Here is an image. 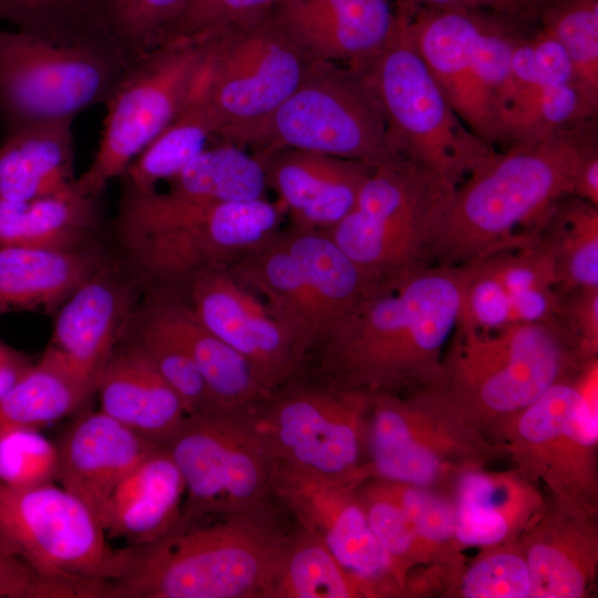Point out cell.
Here are the masks:
<instances>
[{
  "instance_id": "6da1fadb",
  "label": "cell",
  "mask_w": 598,
  "mask_h": 598,
  "mask_svg": "<svg viewBox=\"0 0 598 598\" xmlns=\"http://www.w3.org/2000/svg\"><path fill=\"white\" fill-rule=\"evenodd\" d=\"M466 279V266L425 265L373 281L312 346L301 372L369 395L434 385Z\"/></svg>"
},
{
  "instance_id": "7a4b0ae2",
  "label": "cell",
  "mask_w": 598,
  "mask_h": 598,
  "mask_svg": "<svg viewBox=\"0 0 598 598\" xmlns=\"http://www.w3.org/2000/svg\"><path fill=\"white\" fill-rule=\"evenodd\" d=\"M591 120L497 152L450 194L435 227L430 265L457 267L532 236L573 195Z\"/></svg>"
},
{
  "instance_id": "3957f363",
  "label": "cell",
  "mask_w": 598,
  "mask_h": 598,
  "mask_svg": "<svg viewBox=\"0 0 598 598\" xmlns=\"http://www.w3.org/2000/svg\"><path fill=\"white\" fill-rule=\"evenodd\" d=\"M269 502L136 547L111 597L269 598L292 537Z\"/></svg>"
},
{
  "instance_id": "277c9868",
  "label": "cell",
  "mask_w": 598,
  "mask_h": 598,
  "mask_svg": "<svg viewBox=\"0 0 598 598\" xmlns=\"http://www.w3.org/2000/svg\"><path fill=\"white\" fill-rule=\"evenodd\" d=\"M282 205L266 198L206 203L123 187L115 230L127 264L151 289H177L228 267L280 228Z\"/></svg>"
},
{
  "instance_id": "5b68a950",
  "label": "cell",
  "mask_w": 598,
  "mask_h": 598,
  "mask_svg": "<svg viewBox=\"0 0 598 598\" xmlns=\"http://www.w3.org/2000/svg\"><path fill=\"white\" fill-rule=\"evenodd\" d=\"M586 359L555 320L475 329L457 322L430 386L494 442L507 422Z\"/></svg>"
},
{
  "instance_id": "8992f818",
  "label": "cell",
  "mask_w": 598,
  "mask_h": 598,
  "mask_svg": "<svg viewBox=\"0 0 598 598\" xmlns=\"http://www.w3.org/2000/svg\"><path fill=\"white\" fill-rule=\"evenodd\" d=\"M130 61L101 31L0 30V121L4 133L73 121L104 104Z\"/></svg>"
},
{
  "instance_id": "52a82bcc",
  "label": "cell",
  "mask_w": 598,
  "mask_h": 598,
  "mask_svg": "<svg viewBox=\"0 0 598 598\" xmlns=\"http://www.w3.org/2000/svg\"><path fill=\"white\" fill-rule=\"evenodd\" d=\"M355 71L374 96L394 152L450 189L496 153L458 117L411 38L408 16L392 39Z\"/></svg>"
},
{
  "instance_id": "ba28073f",
  "label": "cell",
  "mask_w": 598,
  "mask_h": 598,
  "mask_svg": "<svg viewBox=\"0 0 598 598\" xmlns=\"http://www.w3.org/2000/svg\"><path fill=\"white\" fill-rule=\"evenodd\" d=\"M90 508L53 483L13 487L0 482V549L81 598L110 597L136 547L113 548Z\"/></svg>"
},
{
  "instance_id": "9c48e42d",
  "label": "cell",
  "mask_w": 598,
  "mask_h": 598,
  "mask_svg": "<svg viewBox=\"0 0 598 598\" xmlns=\"http://www.w3.org/2000/svg\"><path fill=\"white\" fill-rule=\"evenodd\" d=\"M371 477L452 497L465 472L507 457L497 443L432 389L372 395L367 432Z\"/></svg>"
},
{
  "instance_id": "30bf717a",
  "label": "cell",
  "mask_w": 598,
  "mask_h": 598,
  "mask_svg": "<svg viewBox=\"0 0 598 598\" xmlns=\"http://www.w3.org/2000/svg\"><path fill=\"white\" fill-rule=\"evenodd\" d=\"M597 420L595 361L515 414L499 442L547 501L598 512Z\"/></svg>"
},
{
  "instance_id": "8fae6325",
  "label": "cell",
  "mask_w": 598,
  "mask_h": 598,
  "mask_svg": "<svg viewBox=\"0 0 598 598\" xmlns=\"http://www.w3.org/2000/svg\"><path fill=\"white\" fill-rule=\"evenodd\" d=\"M367 393L297 377L251 409L274 463L328 481L371 477Z\"/></svg>"
},
{
  "instance_id": "7c38bea8",
  "label": "cell",
  "mask_w": 598,
  "mask_h": 598,
  "mask_svg": "<svg viewBox=\"0 0 598 598\" xmlns=\"http://www.w3.org/2000/svg\"><path fill=\"white\" fill-rule=\"evenodd\" d=\"M196 84L216 141L237 144L305 80L315 60L266 13L204 42Z\"/></svg>"
},
{
  "instance_id": "4fadbf2b",
  "label": "cell",
  "mask_w": 598,
  "mask_h": 598,
  "mask_svg": "<svg viewBox=\"0 0 598 598\" xmlns=\"http://www.w3.org/2000/svg\"><path fill=\"white\" fill-rule=\"evenodd\" d=\"M453 189L398 157L373 167L352 209L326 233L370 281L430 265L435 227Z\"/></svg>"
},
{
  "instance_id": "5bb4252c",
  "label": "cell",
  "mask_w": 598,
  "mask_h": 598,
  "mask_svg": "<svg viewBox=\"0 0 598 598\" xmlns=\"http://www.w3.org/2000/svg\"><path fill=\"white\" fill-rule=\"evenodd\" d=\"M254 153L297 148L362 162L398 157L371 91L352 69L316 61L300 85L236 144Z\"/></svg>"
},
{
  "instance_id": "9a60e30c",
  "label": "cell",
  "mask_w": 598,
  "mask_h": 598,
  "mask_svg": "<svg viewBox=\"0 0 598 598\" xmlns=\"http://www.w3.org/2000/svg\"><path fill=\"white\" fill-rule=\"evenodd\" d=\"M251 409L186 415L162 444L185 484L176 530L205 516L269 502L274 461L254 424Z\"/></svg>"
},
{
  "instance_id": "2e32d148",
  "label": "cell",
  "mask_w": 598,
  "mask_h": 598,
  "mask_svg": "<svg viewBox=\"0 0 598 598\" xmlns=\"http://www.w3.org/2000/svg\"><path fill=\"white\" fill-rule=\"evenodd\" d=\"M204 61L202 43L157 47L133 60L104 103L96 153L76 188L101 196L105 186L178 115L190 100Z\"/></svg>"
},
{
  "instance_id": "e0dca14e",
  "label": "cell",
  "mask_w": 598,
  "mask_h": 598,
  "mask_svg": "<svg viewBox=\"0 0 598 598\" xmlns=\"http://www.w3.org/2000/svg\"><path fill=\"white\" fill-rule=\"evenodd\" d=\"M228 268L264 301L305 360L353 297L350 278L336 257L290 239L281 228Z\"/></svg>"
},
{
  "instance_id": "ac0fdd59",
  "label": "cell",
  "mask_w": 598,
  "mask_h": 598,
  "mask_svg": "<svg viewBox=\"0 0 598 598\" xmlns=\"http://www.w3.org/2000/svg\"><path fill=\"white\" fill-rule=\"evenodd\" d=\"M404 10L415 48L461 121L487 144L504 145L502 113L493 92L483 32L486 11Z\"/></svg>"
},
{
  "instance_id": "d6986e66",
  "label": "cell",
  "mask_w": 598,
  "mask_h": 598,
  "mask_svg": "<svg viewBox=\"0 0 598 598\" xmlns=\"http://www.w3.org/2000/svg\"><path fill=\"white\" fill-rule=\"evenodd\" d=\"M358 486L274 463L272 496L298 526L316 535L364 584L371 598L405 597L390 556L370 527Z\"/></svg>"
},
{
  "instance_id": "ffe728a7",
  "label": "cell",
  "mask_w": 598,
  "mask_h": 598,
  "mask_svg": "<svg viewBox=\"0 0 598 598\" xmlns=\"http://www.w3.org/2000/svg\"><path fill=\"white\" fill-rule=\"evenodd\" d=\"M175 290L207 329L249 363L269 395L299 375L302 352L264 301L228 267L202 271Z\"/></svg>"
},
{
  "instance_id": "44dd1931",
  "label": "cell",
  "mask_w": 598,
  "mask_h": 598,
  "mask_svg": "<svg viewBox=\"0 0 598 598\" xmlns=\"http://www.w3.org/2000/svg\"><path fill=\"white\" fill-rule=\"evenodd\" d=\"M463 266L467 279L458 322L493 329L554 319L559 298L557 278L533 238Z\"/></svg>"
},
{
  "instance_id": "7402d4cb",
  "label": "cell",
  "mask_w": 598,
  "mask_h": 598,
  "mask_svg": "<svg viewBox=\"0 0 598 598\" xmlns=\"http://www.w3.org/2000/svg\"><path fill=\"white\" fill-rule=\"evenodd\" d=\"M268 14L315 61L355 70L392 39L402 9L395 0H277Z\"/></svg>"
},
{
  "instance_id": "603a6c76",
  "label": "cell",
  "mask_w": 598,
  "mask_h": 598,
  "mask_svg": "<svg viewBox=\"0 0 598 598\" xmlns=\"http://www.w3.org/2000/svg\"><path fill=\"white\" fill-rule=\"evenodd\" d=\"M267 187L279 197L289 225L327 231L353 207L373 167L354 159L297 148L254 153Z\"/></svg>"
},
{
  "instance_id": "cb8c5ba5",
  "label": "cell",
  "mask_w": 598,
  "mask_h": 598,
  "mask_svg": "<svg viewBox=\"0 0 598 598\" xmlns=\"http://www.w3.org/2000/svg\"><path fill=\"white\" fill-rule=\"evenodd\" d=\"M597 514L547 501L517 538L529 569V598H586L594 591Z\"/></svg>"
},
{
  "instance_id": "d4e9b609",
  "label": "cell",
  "mask_w": 598,
  "mask_h": 598,
  "mask_svg": "<svg viewBox=\"0 0 598 598\" xmlns=\"http://www.w3.org/2000/svg\"><path fill=\"white\" fill-rule=\"evenodd\" d=\"M113 272L105 262L56 309L44 351L93 391L131 306L130 289Z\"/></svg>"
},
{
  "instance_id": "484cf974",
  "label": "cell",
  "mask_w": 598,
  "mask_h": 598,
  "mask_svg": "<svg viewBox=\"0 0 598 598\" xmlns=\"http://www.w3.org/2000/svg\"><path fill=\"white\" fill-rule=\"evenodd\" d=\"M158 445L101 410L85 412L56 444V481L99 520L116 485Z\"/></svg>"
},
{
  "instance_id": "4316f807",
  "label": "cell",
  "mask_w": 598,
  "mask_h": 598,
  "mask_svg": "<svg viewBox=\"0 0 598 598\" xmlns=\"http://www.w3.org/2000/svg\"><path fill=\"white\" fill-rule=\"evenodd\" d=\"M188 353L207 390L208 412L248 410L270 395L249 363L196 317L175 289H151L140 309Z\"/></svg>"
},
{
  "instance_id": "83f0119b",
  "label": "cell",
  "mask_w": 598,
  "mask_h": 598,
  "mask_svg": "<svg viewBox=\"0 0 598 598\" xmlns=\"http://www.w3.org/2000/svg\"><path fill=\"white\" fill-rule=\"evenodd\" d=\"M184 496L183 476L161 444L116 485L99 522L107 538L145 547L177 529Z\"/></svg>"
},
{
  "instance_id": "f1b7e54d",
  "label": "cell",
  "mask_w": 598,
  "mask_h": 598,
  "mask_svg": "<svg viewBox=\"0 0 598 598\" xmlns=\"http://www.w3.org/2000/svg\"><path fill=\"white\" fill-rule=\"evenodd\" d=\"M452 499L462 548L516 540L547 504L544 493L515 468H473L457 480Z\"/></svg>"
},
{
  "instance_id": "f546056e",
  "label": "cell",
  "mask_w": 598,
  "mask_h": 598,
  "mask_svg": "<svg viewBox=\"0 0 598 598\" xmlns=\"http://www.w3.org/2000/svg\"><path fill=\"white\" fill-rule=\"evenodd\" d=\"M94 392L101 411L157 444H164L187 415L177 393L134 343L111 354Z\"/></svg>"
},
{
  "instance_id": "4dcf8cb0",
  "label": "cell",
  "mask_w": 598,
  "mask_h": 598,
  "mask_svg": "<svg viewBox=\"0 0 598 598\" xmlns=\"http://www.w3.org/2000/svg\"><path fill=\"white\" fill-rule=\"evenodd\" d=\"M105 264L92 244L74 248L0 247V315L54 311Z\"/></svg>"
},
{
  "instance_id": "1f68e13d",
  "label": "cell",
  "mask_w": 598,
  "mask_h": 598,
  "mask_svg": "<svg viewBox=\"0 0 598 598\" xmlns=\"http://www.w3.org/2000/svg\"><path fill=\"white\" fill-rule=\"evenodd\" d=\"M73 121L24 126L0 143V199L29 200L75 185Z\"/></svg>"
},
{
  "instance_id": "d6a6232c",
  "label": "cell",
  "mask_w": 598,
  "mask_h": 598,
  "mask_svg": "<svg viewBox=\"0 0 598 598\" xmlns=\"http://www.w3.org/2000/svg\"><path fill=\"white\" fill-rule=\"evenodd\" d=\"M100 196L76 185L29 200L0 199V247L74 248L91 243L100 221Z\"/></svg>"
},
{
  "instance_id": "836d02e7",
  "label": "cell",
  "mask_w": 598,
  "mask_h": 598,
  "mask_svg": "<svg viewBox=\"0 0 598 598\" xmlns=\"http://www.w3.org/2000/svg\"><path fill=\"white\" fill-rule=\"evenodd\" d=\"M533 236L554 267L558 290L598 287V206L567 195Z\"/></svg>"
},
{
  "instance_id": "e575fe53",
  "label": "cell",
  "mask_w": 598,
  "mask_h": 598,
  "mask_svg": "<svg viewBox=\"0 0 598 598\" xmlns=\"http://www.w3.org/2000/svg\"><path fill=\"white\" fill-rule=\"evenodd\" d=\"M168 183L171 194L206 203L262 199L268 189L261 158L220 141L208 145Z\"/></svg>"
},
{
  "instance_id": "d590c367",
  "label": "cell",
  "mask_w": 598,
  "mask_h": 598,
  "mask_svg": "<svg viewBox=\"0 0 598 598\" xmlns=\"http://www.w3.org/2000/svg\"><path fill=\"white\" fill-rule=\"evenodd\" d=\"M216 135L217 125L194 90L178 115L127 166L121 176L124 186L136 192L156 189L159 182L176 176Z\"/></svg>"
},
{
  "instance_id": "8d00e7d4",
  "label": "cell",
  "mask_w": 598,
  "mask_h": 598,
  "mask_svg": "<svg viewBox=\"0 0 598 598\" xmlns=\"http://www.w3.org/2000/svg\"><path fill=\"white\" fill-rule=\"evenodd\" d=\"M93 389L47 352L0 398V427H38L75 412Z\"/></svg>"
},
{
  "instance_id": "74e56055",
  "label": "cell",
  "mask_w": 598,
  "mask_h": 598,
  "mask_svg": "<svg viewBox=\"0 0 598 598\" xmlns=\"http://www.w3.org/2000/svg\"><path fill=\"white\" fill-rule=\"evenodd\" d=\"M269 598H371V595L316 535L298 526Z\"/></svg>"
},
{
  "instance_id": "f35d334b",
  "label": "cell",
  "mask_w": 598,
  "mask_h": 598,
  "mask_svg": "<svg viewBox=\"0 0 598 598\" xmlns=\"http://www.w3.org/2000/svg\"><path fill=\"white\" fill-rule=\"evenodd\" d=\"M539 27L566 50L587 120L598 111V0H547Z\"/></svg>"
},
{
  "instance_id": "ab89813d",
  "label": "cell",
  "mask_w": 598,
  "mask_h": 598,
  "mask_svg": "<svg viewBox=\"0 0 598 598\" xmlns=\"http://www.w3.org/2000/svg\"><path fill=\"white\" fill-rule=\"evenodd\" d=\"M415 533L425 567H454L464 558L455 536L451 496L410 484L386 481Z\"/></svg>"
},
{
  "instance_id": "60d3db41",
  "label": "cell",
  "mask_w": 598,
  "mask_h": 598,
  "mask_svg": "<svg viewBox=\"0 0 598 598\" xmlns=\"http://www.w3.org/2000/svg\"><path fill=\"white\" fill-rule=\"evenodd\" d=\"M452 573L444 594L461 598H529L530 575L518 540L481 547Z\"/></svg>"
},
{
  "instance_id": "b9f144b4",
  "label": "cell",
  "mask_w": 598,
  "mask_h": 598,
  "mask_svg": "<svg viewBox=\"0 0 598 598\" xmlns=\"http://www.w3.org/2000/svg\"><path fill=\"white\" fill-rule=\"evenodd\" d=\"M188 0H99L95 25L130 60L157 48Z\"/></svg>"
},
{
  "instance_id": "7bdbcfd3",
  "label": "cell",
  "mask_w": 598,
  "mask_h": 598,
  "mask_svg": "<svg viewBox=\"0 0 598 598\" xmlns=\"http://www.w3.org/2000/svg\"><path fill=\"white\" fill-rule=\"evenodd\" d=\"M582 121L588 120L575 84L526 92L512 101L504 115L505 146L530 143Z\"/></svg>"
},
{
  "instance_id": "ee69618b",
  "label": "cell",
  "mask_w": 598,
  "mask_h": 598,
  "mask_svg": "<svg viewBox=\"0 0 598 598\" xmlns=\"http://www.w3.org/2000/svg\"><path fill=\"white\" fill-rule=\"evenodd\" d=\"M370 527L390 556L404 587L423 559L413 527L385 480L370 477L358 486Z\"/></svg>"
},
{
  "instance_id": "f6af8a7d",
  "label": "cell",
  "mask_w": 598,
  "mask_h": 598,
  "mask_svg": "<svg viewBox=\"0 0 598 598\" xmlns=\"http://www.w3.org/2000/svg\"><path fill=\"white\" fill-rule=\"evenodd\" d=\"M133 342L152 361L179 396L187 415L207 413L205 382L182 344L140 310Z\"/></svg>"
},
{
  "instance_id": "bcb514c9",
  "label": "cell",
  "mask_w": 598,
  "mask_h": 598,
  "mask_svg": "<svg viewBox=\"0 0 598 598\" xmlns=\"http://www.w3.org/2000/svg\"><path fill=\"white\" fill-rule=\"evenodd\" d=\"M58 446L38 427H0V482L13 487H30L56 481Z\"/></svg>"
},
{
  "instance_id": "7dc6e473",
  "label": "cell",
  "mask_w": 598,
  "mask_h": 598,
  "mask_svg": "<svg viewBox=\"0 0 598 598\" xmlns=\"http://www.w3.org/2000/svg\"><path fill=\"white\" fill-rule=\"evenodd\" d=\"M277 0H188L165 29L159 45L202 43L233 25L269 12Z\"/></svg>"
},
{
  "instance_id": "c3c4849f",
  "label": "cell",
  "mask_w": 598,
  "mask_h": 598,
  "mask_svg": "<svg viewBox=\"0 0 598 598\" xmlns=\"http://www.w3.org/2000/svg\"><path fill=\"white\" fill-rule=\"evenodd\" d=\"M512 84L511 103L517 95L537 89L575 84L574 69L561 43L540 27L525 33L513 52Z\"/></svg>"
},
{
  "instance_id": "681fc988",
  "label": "cell",
  "mask_w": 598,
  "mask_h": 598,
  "mask_svg": "<svg viewBox=\"0 0 598 598\" xmlns=\"http://www.w3.org/2000/svg\"><path fill=\"white\" fill-rule=\"evenodd\" d=\"M99 0H0V20L17 30L55 32L94 29Z\"/></svg>"
},
{
  "instance_id": "f907efd6",
  "label": "cell",
  "mask_w": 598,
  "mask_h": 598,
  "mask_svg": "<svg viewBox=\"0 0 598 598\" xmlns=\"http://www.w3.org/2000/svg\"><path fill=\"white\" fill-rule=\"evenodd\" d=\"M554 319L588 360L598 354V287L559 290Z\"/></svg>"
},
{
  "instance_id": "816d5d0a",
  "label": "cell",
  "mask_w": 598,
  "mask_h": 598,
  "mask_svg": "<svg viewBox=\"0 0 598 598\" xmlns=\"http://www.w3.org/2000/svg\"><path fill=\"white\" fill-rule=\"evenodd\" d=\"M0 598H79L75 590L44 579L20 558L0 549Z\"/></svg>"
},
{
  "instance_id": "f5cc1de1",
  "label": "cell",
  "mask_w": 598,
  "mask_h": 598,
  "mask_svg": "<svg viewBox=\"0 0 598 598\" xmlns=\"http://www.w3.org/2000/svg\"><path fill=\"white\" fill-rule=\"evenodd\" d=\"M404 9L437 8L492 12L513 19L538 22L547 0H395Z\"/></svg>"
},
{
  "instance_id": "db71d44e",
  "label": "cell",
  "mask_w": 598,
  "mask_h": 598,
  "mask_svg": "<svg viewBox=\"0 0 598 598\" xmlns=\"http://www.w3.org/2000/svg\"><path fill=\"white\" fill-rule=\"evenodd\" d=\"M573 195L598 206V146L596 136H591L582 148Z\"/></svg>"
},
{
  "instance_id": "11a10c76",
  "label": "cell",
  "mask_w": 598,
  "mask_h": 598,
  "mask_svg": "<svg viewBox=\"0 0 598 598\" xmlns=\"http://www.w3.org/2000/svg\"><path fill=\"white\" fill-rule=\"evenodd\" d=\"M30 367L19 353L0 343V398Z\"/></svg>"
}]
</instances>
